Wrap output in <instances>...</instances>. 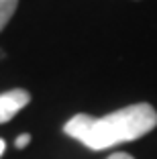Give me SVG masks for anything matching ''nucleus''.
Here are the masks:
<instances>
[{"label": "nucleus", "instance_id": "nucleus-5", "mask_svg": "<svg viewBox=\"0 0 157 159\" xmlns=\"http://www.w3.org/2000/svg\"><path fill=\"white\" fill-rule=\"evenodd\" d=\"M108 159H135V157L129 155V153H114V155H110Z\"/></svg>", "mask_w": 157, "mask_h": 159}, {"label": "nucleus", "instance_id": "nucleus-3", "mask_svg": "<svg viewBox=\"0 0 157 159\" xmlns=\"http://www.w3.org/2000/svg\"><path fill=\"white\" fill-rule=\"evenodd\" d=\"M16 4H19V0H0V31L12 19L14 10H16Z\"/></svg>", "mask_w": 157, "mask_h": 159}, {"label": "nucleus", "instance_id": "nucleus-1", "mask_svg": "<svg viewBox=\"0 0 157 159\" xmlns=\"http://www.w3.org/2000/svg\"><path fill=\"white\" fill-rule=\"evenodd\" d=\"M157 126V110L147 102L131 104L106 114L102 118H94L88 114H76L65 122L63 131L72 139L80 141L92 151L110 149L120 143H131Z\"/></svg>", "mask_w": 157, "mask_h": 159}, {"label": "nucleus", "instance_id": "nucleus-6", "mask_svg": "<svg viewBox=\"0 0 157 159\" xmlns=\"http://www.w3.org/2000/svg\"><path fill=\"white\" fill-rule=\"evenodd\" d=\"M4 149H6V143H4V139H0V155L4 153Z\"/></svg>", "mask_w": 157, "mask_h": 159}, {"label": "nucleus", "instance_id": "nucleus-4", "mask_svg": "<svg viewBox=\"0 0 157 159\" xmlns=\"http://www.w3.org/2000/svg\"><path fill=\"white\" fill-rule=\"evenodd\" d=\"M29 141H31V135H29V133H25V135L16 137V141H14V145H16V149H25V147L29 145Z\"/></svg>", "mask_w": 157, "mask_h": 159}, {"label": "nucleus", "instance_id": "nucleus-2", "mask_svg": "<svg viewBox=\"0 0 157 159\" xmlns=\"http://www.w3.org/2000/svg\"><path fill=\"white\" fill-rule=\"evenodd\" d=\"M29 102H31V96L27 90H10V92L0 94V125L16 116V112L23 110Z\"/></svg>", "mask_w": 157, "mask_h": 159}]
</instances>
